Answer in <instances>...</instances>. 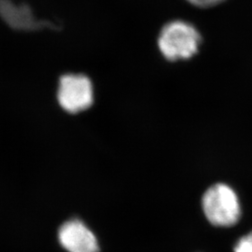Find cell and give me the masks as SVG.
<instances>
[{"label": "cell", "mask_w": 252, "mask_h": 252, "mask_svg": "<svg viewBox=\"0 0 252 252\" xmlns=\"http://www.w3.org/2000/svg\"><path fill=\"white\" fill-rule=\"evenodd\" d=\"M58 103L63 110L76 114L90 108L94 103V86L82 74H65L60 78Z\"/></svg>", "instance_id": "3957f363"}, {"label": "cell", "mask_w": 252, "mask_h": 252, "mask_svg": "<svg viewBox=\"0 0 252 252\" xmlns=\"http://www.w3.org/2000/svg\"><path fill=\"white\" fill-rule=\"evenodd\" d=\"M202 208L207 220L218 227H231L241 217V207L236 192L224 183H217L206 190Z\"/></svg>", "instance_id": "6da1fadb"}, {"label": "cell", "mask_w": 252, "mask_h": 252, "mask_svg": "<svg viewBox=\"0 0 252 252\" xmlns=\"http://www.w3.org/2000/svg\"><path fill=\"white\" fill-rule=\"evenodd\" d=\"M0 17L9 27L19 31H36L53 27L50 22L36 19L29 6L11 0H0Z\"/></svg>", "instance_id": "5b68a950"}, {"label": "cell", "mask_w": 252, "mask_h": 252, "mask_svg": "<svg viewBox=\"0 0 252 252\" xmlns=\"http://www.w3.org/2000/svg\"><path fill=\"white\" fill-rule=\"evenodd\" d=\"M191 5H194L200 8H209L216 6L218 4L223 2L224 0H187Z\"/></svg>", "instance_id": "52a82bcc"}, {"label": "cell", "mask_w": 252, "mask_h": 252, "mask_svg": "<svg viewBox=\"0 0 252 252\" xmlns=\"http://www.w3.org/2000/svg\"><path fill=\"white\" fill-rule=\"evenodd\" d=\"M201 36L196 28L187 22L174 21L162 27L158 47L169 61L185 60L198 52Z\"/></svg>", "instance_id": "7a4b0ae2"}, {"label": "cell", "mask_w": 252, "mask_h": 252, "mask_svg": "<svg viewBox=\"0 0 252 252\" xmlns=\"http://www.w3.org/2000/svg\"><path fill=\"white\" fill-rule=\"evenodd\" d=\"M59 242L68 252H98V242L94 234L80 220L64 222L58 233Z\"/></svg>", "instance_id": "277c9868"}, {"label": "cell", "mask_w": 252, "mask_h": 252, "mask_svg": "<svg viewBox=\"0 0 252 252\" xmlns=\"http://www.w3.org/2000/svg\"><path fill=\"white\" fill-rule=\"evenodd\" d=\"M234 252H252V231L237 241L234 246Z\"/></svg>", "instance_id": "8992f818"}]
</instances>
